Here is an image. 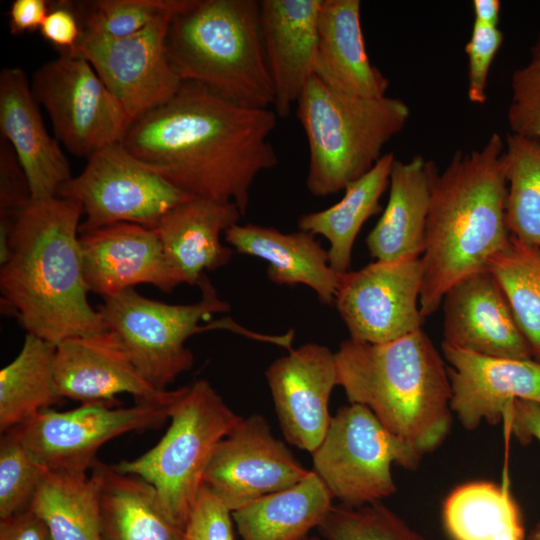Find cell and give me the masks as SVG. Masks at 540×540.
I'll return each instance as SVG.
<instances>
[{
    "label": "cell",
    "instance_id": "cell-38",
    "mask_svg": "<svg viewBox=\"0 0 540 540\" xmlns=\"http://www.w3.org/2000/svg\"><path fill=\"white\" fill-rule=\"evenodd\" d=\"M510 84V133L540 141V68L528 63L515 69Z\"/></svg>",
    "mask_w": 540,
    "mask_h": 540
},
{
    "label": "cell",
    "instance_id": "cell-11",
    "mask_svg": "<svg viewBox=\"0 0 540 540\" xmlns=\"http://www.w3.org/2000/svg\"><path fill=\"white\" fill-rule=\"evenodd\" d=\"M32 91L70 153L89 158L119 143L130 121L117 98L80 53H60L33 74Z\"/></svg>",
    "mask_w": 540,
    "mask_h": 540
},
{
    "label": "cell",
    "instance_id": "cell-23",
    "mask_svg": "<svg viewBox=\"0 0 540 540\" xmlns=\"http://www.w3.org/2000/svg\"><path fill=\"white\" fill-rule=\"evenodd\" d=\"M241 216L233 202L194 197L162 217L154 230L181 284L198 285L205 271L230 261L234 250L223 245L220 236Z\"/></svg>",
    "mask_w": 540,
    "mask_h": 540
},
{
    "label": "cell",
    "instance_id": "cell-41",
    "mask_svg": "<svg viewBox=\"0 0 540 540\" xmlns=\"http://www.w3.org/2000/svg\"><path fill=\"white\" fill-rule=\"evenodd\" d=\"M31 200L26 174L9 142L0 137V230L10 231Z\"/></svg>",
    "mask_w": 540,
    "mask_h": 540
},
{
    "label": "cell",
    "instance_id": "cell-13",
    "mask_svg": "<svg viewBox=\"0 0 540 540\" xmlns=\"http://www.w3.org/2000/svg\"><path fill=\"white\" fill-rule=\"evenodd\" d=\"M184 3L130 36L82 33L78 53L120 102L130 123L168 100L182 83L168 57L166 36L172 16Z\"/></svg>",
    "mask_w": 540,
    "mask_h": 540
},
{
    "label": "cell",
    "instance_id": "cell-3",
    "mask_svg": "<svg viewBox=\"0 0 540 540\" xmlns=\"http://www.w3.org/2000/svg\"><path fill=\"white\" fill-rule=\"evenodd\" d=\"M505 140L494 132L476 150H457L431 182L425 244L421 257L420 311H437L455 283L486 271L489 259L511 236L505 221Z\"/></svg>",
    "mask_w": 540,
    "mask_h": 540
},
{
    "label": "cell",
    "instance_id": "cell-9",
    "mask_svg": "<svg viewBox=\"0 0 540 540\" xmlns=\"http://www.w3.org/2000/svg\"><path fill=\"white\" fill-rule=\"evenodd\" d=\"M313 471L341 504L359 507L393 495L392 465L415 470L422 455L366 406L340 407L312 453Z\"/></svg>",
    "mask_w": 540,
    "mask_h": 540
},
{
    "label": "cell",
    "instance_id": "cell-27",
    "mask_svg": "<svg viewBox=\"0 0 540 540\" xmlns=\"http://www.w3.org/2000/svg\"><path fill=\"white\" fill-rule=\"evenodd\" d=\"M102 540H182L184 527L162 508L144 479L97 462Z\"/></svg>",
    "mask_w": 540,
    "mask_h": 540
},
{
    "label": "cell",
    "instance_id": "cell-4",
    "mask_svg": "<svg viewBox=\"0 0 540 540\" xmlns=\"http://www.w3.org/2000/svg\"><path fill=\"white\" fill-rule=\"evenodd\" d=\"M335 356L350 403L368 407L422 456L445 441L453 414L447 364L423 328L379 344L349 338Z\"/></svg>",
    "mask_w": 540,
    "mask_h": 540
},
{
    "label": "cell",
    "instance_id": "cell-20",
    "mask_svg": "<svg viewBox=\"0 0 540 540\" xmlns=\"http://www.w3.org/2000/svg\"><path fill=\"white\" fill-rule=\"evenodd\" d=\"M442 307L444 343L486 356L533 359L501 286L488 270L455 283Z\"/></svg>",
    "mask_w": 540,
    "mask_h": 540
},
{
    "label": "cell",
    "instance_id": "cell-17",
    "mask_svg": "<svg viewBox=\"0 0 540 540\" xmlns=\"http://www.w3.org/2000/svg\"><path fill=\"white\" fill-rule=\"evenodd\" d=\"M265 376L284 437L312 454L332 419L329 399L338 386L335 352L317 343L303 344L274 360Z\"/></svg>",
    "mask_w": 540,
    "mask_h": 540
},
{
    "label": "cell",
    "instance_id": "cell-24",
    "mask_svg": "<svg viewBox=\"0 0 540 540\" xmlns=\"http://www.w3.org/2000/svg\"><path fill=\"white\" fill-rule=\"evenodd\" d=\"M314 75L349 95L386 96L389 80L371 63L365 47L360 0L322 1Z\"/></svg>",
    "mask_w": 540,
    "mask_h": 540
},
{
    "label": "cell",
    "instance_id": "cell-36",
    "mask_svg": "<svg viewBox=\"0 0 540 540\" xmlns=\"http://www.w3.org/2000/svg\"><path fill=\"white\" fill-rule=\"evenodd\" d=\"M183 0L73 1L83 32L112 38L133 35L163 13L176 9Z\"/></svg>",
    "mask_w": 540,
    "mask_h": 540
},
{
    "label": "cell",
    "instance_id": "cell-19",
    "mask_svg": "<svg viewBox=\"0 0 540 540\" xmlns=\"http://www.w3.org/2000/svg\"><path fill=\"white\" fill-rule=\"evenodd\" d=\"M79 232L88 291L105 298L137 284H151L166 293L181 284L154 229L115 223Z\"/></svg>",
    "mask_w": 540,
    "mask_h": 540
},
{
    "label": "cell",
    "instance_id": "cell-7",
    "mask_svg": "<svg viewBox=\"0 0 540 540\" xmlns=\"http://www.w3.org/2000/svg\"><path fill=\"white\" fill-rule=\"evenodd\" d=\"M170 419L165 435L153 448L113 466L150 483L165 512L184 527L215 449L242 417L207 380L200 379L184 387Z\"/></svg>",
    "mask_w": 540,
    "mask_h": 540
},
{
    "label": "cell",
    "instance_id": "cell-40",
    "mask_svg": "<svg viewBox=\"0 0 540 540\" xmlns=\"http://www.w3.org/2000/svg\"><path fill=\"white\" fill-rule=\"evenodd\" d=\"M232 511L205 484L184 526L182 540H235Z\"/></svg>",
    "mask_w": 540,
    "mask_h": 540
},
{
    "label": "cell",
    "instance_id": "cell-18",
    "mask_svg": "<svg viewBox=\"0 0 540 540\" xmlns=\"http://www.w3.org/2000/svg\"><path fill=\"white\" fill-rule=\"evenodd\" d=\"M451 388L450 407L466 430L499 424L515 400L540 403V363L465 351L442 342Z\"/></svg>",
    "mask_w": 540,
    "mask_h": 540
},
{
    "label": "cell",
    "instance_id": "cell-33",
    "mask_svg": "<svg viewBox=\"0 0 540 540\" xmlns=\"http://www.w3.org/2000/svg\"><path fill=\"white\" fill-rule=\"evenodd\" d=\"M503 164L510 236L540 253V141L508 133Z\"/></svg>",
    "mask_w": 540,
    "mask_h": 540
},
{
    "label": "cell",
    "instance_id": "cell-6",
    "mask_svg": "<svg viewBox=\"0 0 540 540\" xmlns=\"http://www.w3.org/2000/svg\"><path fill=\"white\" fill-rule=\"evenodd\" d=\"M409 117L400 98L349 95L313 75L297 101L309 150L308 191L327 197L344 190L375 165Z\"/></svg>",
    "mask_w": 540,
    "mask_h": 540
},
{
    "label": "cell",
    "instance_id": "cell-42",
    "mask_svg": "<svg viewBox=\"0 0 540 540\" xmlns=\"http://www.w3.org/2000/svg\"><path fill=\"white\" fill-rule=\"evenodd\" d=\"M39 31L60 53H78L83 30L72 1L52 2Z\"/></svg>",
    "mask_w": 540,
    "mask_h": 540
},
{
    "label": "cell",
    "instance_id": "cell-5",
    "mask_svg": "<svg viewBox=\"0 0 540 540\" xmlns=\"http://www.w3.org/2000/svg\"><path fill=\"white\" fill-rule=\"evenodd\" d=\"M166 50L182 82L244 107L273 105L259 1L185 0L170 20Z\"/></svg>",
    "mask_w": 540,
    "mask_h": 540
},
{
    "label": "cell",
    "instance_id": "cell-14",
    "mask_svg": "<svg viewBox=\"0 0 540 540\" xmlns=\"http://www.w3.org/2000/svg\"><path fill=\"white\" fill-rule=\"evenodd\" d=\"M420 257L374 261L343 273L334 305L351 339L386 343L422 329Z\"/></svg>",
    "mask_w": 540,
    "mask_h": 540
},
{
    "label": "cell",
    "instance_id": "cell-28",
    "mask_svg": "<svg viewBox=\"0 0 540 540\" xmlns=\"http://www.w3.org/2000/svg\"><path fill=\"white\" fill-rule=\"evenodd\" d=\"M330 491L312 470L298 483L233 511L242 540H303L333 506Z\"/></svg>",
    "mask_w": 540,
    "mask_h": 540
},
{
    "label": "cell",
    "instance_id": "cell-30",
    "mask_svg": "<svg viewBox=\"0 0 540 540\" xmlns=\"http://www.w3.org/2000/svg\"><path fill=\"white\" fill-rule=\"evenodd\" d=\"M453 540H525L520 508L507 484L472 481L455 488L443 504Z\"/></svg>",
    "mask_w": 540,
    "mask_h": 540
},
{
    "label": "cell",
    "instance_id": "cell-12",
    "mask_svg": "<svg viewBox=\"0 0 540 540\" xmlns=\"http://www.w3.org/2000/svg\"><path fill=\"white\" fill-rule=\"evenodd\" d=\"M172 406L98 402L64 412L47 409L7 432L48 470L86 474L97 464V452L105 443L128 432L160 428Z\"/></svg>",
    "mask_w": 540,
    "mask_h": 540
},
{
    "label": "cell",
    "instance_id": "cell-15",
    "mask_svg": "<svg viewBox=\"0 0 540 540\" xmlns=\"http://www.w3.org/2000/svg\"><path fill=\"white\" fill-rule=\"evenodd\" d=\"M307 470L258 414L242 418L218 444L203 476L233 512L304 479Z\"/></svg>",
    "mask_w": 540,
    "mask_h": 540
},
{
    "label": "cell",
    "instance_id": "cell-46",
    "mask_svg": "<svg viewBox=\"0 0 540 540\" xmlns=\"http://www.w3.org/2000/svg\"><path fill=\"white\" fill-rule=\"evenodd\" d=\"M472 6L475 22L498 27L501 11L499 0H474Z\"/></svg>",
    "mask_w": 540,
    "mask_h": 540
},
{
    "label": "cell",
    "instance_id": "cell-10",
    "mask_svg": "<svg viewBox=\"0 0 540 540\" xmlns=\"http://www.w3.org/2000/svg\"><path fill=\"white\" fill-rule=\"evenodd\" d=\"M57 196L78 201L86 216L79 231L115 223L155 229L162 217L194 198L179 189L120 143L94 154L77 176L66 181Z\"/></svg>",
    "mask_w": 540,
    "mask_h": 540
},
{
    "label": "cell",
    "instance_id": "cell-48",
    "mask_svg": "<svg viewBox=\"0 0 540 540\" xmlns=\"http://www.w3.org/2000/svg\"><path fill=\"white\" fill-rule=\"evenodd\" d=\"M525 540H540V522L530 531Z\"/></svg>",
    "mask_w": 540,
    "mask_h": 540
},
{
    "label": "cell",
    "instance_id": "cell-47",
    "mask_svg": "<svg viewBox=\"0 0 540 540\" xmlns=\"http://www.w3.org/2000/svg\"><path fill=\"white\" fill-rule=\"evenodd\" d=\"M529 64L540 68V31L538 36L531 47V57Z\"/></svg>",
    "mask_w": 540,
    "mask_h": 540
},
{
    "label": "cell",
    "instance_id": "cell-26",
    "mask_svg": "<svg viewBox=\"0 0 540 540\" xmlns=\"http://www.w3.org/2000/svg\"><path fill=\"white\" fill-rule=\"evenodd\" d=\"M435 168L433 161L421 155L395 160L387 204L365 241L375 261L422 255Z\"/></svg>",
    "mask_w": 540,
    "mask_h": 540
},
{
    "label": "cell",
    "instance_id": "cell-45",
    "mask_svg": "<svg viewBox=\"0 0 540 540\" xmlns=\"http://www.w3.org/2000/svg\"><path fill=\"white\" fill-rule=\"evenodd\" d=\"M47 0H14L9 9V28L13 35L39 30L51 9Z\"/></svg>",
    "mask_w": 540,
    "mask_h": 540
},
{
    "label": "cell",
    "instance_id": "cell-22",
    "mask_svg": "<svg viewBox=\"0 0 540 540\" xmlns=\"http://www.w3.org/2000/svg\"><path fill=\"white\" fill-rule=\"evenodd\" d=\"M31 84L20 67L0 73V131L13 148L29 183L32 199L57 196L73 176L59 141L48 133Z\"/></svg>",
    "mask_w": 540,
    "mask_h": 540
},
{
    "label": "cell",
    "instance_id": "cell-37",
    "mask_svg": "<svg viewBox=\"0 0 540 540\" xmlns=\"http://www.w3.org/2000/svg\"><path fill=\"white\" fill-rule=\"evenodd\" d=\"M49 470L10 432L0 440V518L29 507Z\"/></svg>",
    "mask_w": 540,
    "mask_h": 540
},
{
    "label": "cell",
    "instance_id": "cell-39",
    "mask_svg": "<svg viewBox=\"0 0 540 540\" xmlns=\"http://www.w3.org/2000/svg\"><path fill=\"white\" fill-rule=\"evenodd\" d=\"M503 39V33L498 27L474 21L470 38L465 46L468 57L467 96L472 103L484 104L487 100L490 67Z\"/></svg>",
    "mask_w": 540,
    "mask_h": 540
},
{
    "label": "cell",
    "instance_id": "cell-1",
    "mask_svg": "<svg viewBox=\"0 0 540 540\" xmlns=\"http://www.w3.org/2000/svg\"><path fill=\"white\" fill-rule=\"evenodd\" d=\"M278 118L273 109L244 107L184 81L134 119L119 143L184 192L233 202L243 216L256 177L278 163L269 141Z\"/></svg>",
    "mask_w": 540,
    "mask_h": 540
},
{
    "label": "cell",
    "instance_id": "cell-32",
    "mask_svg": "<svg viewBox=\"0 0 540 540\" xmlns=\"http://www.w3.org/2000/svg\"><path fill=\"white\" fill-rule=\"evenodd\" d=\"M90 475L48 471L28 508L48 525L54 540H102L96 465Z\"/></svg>",
    "mask_w": 540,
    "mask_h": 540
},
{
    "label": "cell",
    "instance_id": "cell-25",
    "mask_svg": "<svg viewBox=\"0 0 540 540\" xmlns=\"http://www.w3.org/2000/svg\"><path fill=\"white\" fill-rule=\"evenodd\" d=\"M224 236L238 253L266 261L271 282L305 285L322 303L334 304L342 274L330 266L328 251L314 234L302 230L283 233L273 227L237 223L227 229Z\"/></svg>",
    "mask_w": 540,
    "mask_h": 540
},
{
    "label": "cell",
    "instance_id": "cell-44",
    "mask_svg": "<svg viewBox=\"0 0 540 540\" xmlns=\"http://www.w3.org/2000/svg\"><path fill=\"white\" fill-rule=\"evenodd\" d=\"M508 431L520 442L531 439L540 442V403L530 400H515L507 409L504 419Z\"/></svg>",
    "mask_w": 540,
    "mask_h": 540
},
{
    "label": "cell",
    "instance_id": "cell-16",
    "mask_svg": "<svg viewBox=\"0 0 540 540\" xmlns=\"http://www.w3.org/2000/svg\"><path fill=\"white\" fill-rule=\"evenodd\" d=\"M54 379L64 399L81 404H117L115 396L128 393L136 403L171 406L184 391V387L158 390L148 383L119 335L112 330L70 337L57 344Z\"/></svg>",
    "mask_w": 540,
    "mask_h": 540
},
{
    "label": "cell",
    "instance_id": "cell-2",
    "mask_svg": "<svg viewBox=\"0 0 540 540\" xmlns=\"http://www.w3.org/2000/svg\"><path fill=\"white\" fill-rule=\"evenodd\" d=\"M84 214L71 198L32 199L19 213L0 260V290L28 334L53 345L108 330L88 302L78 231Z\"/></svg>",
    "mask_w": 540,
    "mask_h": 540
},
{
    "label": "cell",
    "instance_id": "cell-31",
    "mask_svg": "<svg viewBox=\"0 0 540 540\" xmlns=\"http://www.w3.org/2000/svg\"><path fill=\"white\" fill-rule=\"evenodd\" d=\"M55 350V345L27 333L19 354L1 369L2 434L64 402L54 379Z\"/></svg>",
    "mask_w": 540,
    "mask_h": 540
},
{
    "label": "cell",
    "instance_id": "cell-29",
    "mask_svg": "<svg viewBox=\"0 0 540 540\" xmlns=\"http://www.w3.org/2000/svg\"><path fill=\"white\" fill-rule=\"evenodd\" d=\"M395 160L392 152L383 154L367 173L346 186L337 203L298 219L300 230L328 240L329 263L336 272L350 271L356 237L364 223L381 210L380 199L389 187Z\"/></svg>",
    "mask_w": 540,
    "mask_h": 540
},
{
    "label": "cell",
    "instance_id": "cell-35",
    "mask_svg": "<svg viewBox=\"0 0 540 540\" xmlns=\"http://www.w3.org/2000/svg\"><path fill=\"white\" fill-rule=\"evenodd\" d=\"M318 530L325 540H427L381 502L333 504Z\"/></svg>",
    "mask_w": 540,
    "mask_h": 540
},
{
    "label": "cell",
    "instance_id": "cell-34",
    "mask_svg": "<svg viewBox=\"0 0 540 540\" xmlns=\"http://www.w3.org/2000/svg\"><path fill=\"white\" fill-rule=\"evenodd\" d=\"M487 270L501 286L532 358L540 363V253L511 237Z\"/></svg>",
    "mask_w": 540,
    "mask_h": 540
},
{
    "label": "cell",
    "instance_id": "cell-21",
    "mask_svg": "<svg viewBox=\"0 0 540 540\" xmlns=\"http://www.w3.org/2000/svg\"><path fill=\"white\" fill-rule=\"evenodd\" d=\"M323 0H261L260 25L278 117H287L314 75Z\"/></svg>",
    "mask_w": 540,
    "mask_h": 540
},
{
    "label": "cell",
    "instance_id": "cell-49",
    "mask_svg": "<svg viewBox=\"0 0 540 540\" xmlns=\"http://www.w3.org/2000/svg\"><path fill=\"white\" fill-rule=\"evenodd\" d=\"M303 540H325V539L320 538V537H316V536H308V537L304 538Z\"/></svg>",
    "mask_w": 540,
    "mask_h": 540
},
{
    "label": "cell",
    "instance_id": "cell-8",
    "mask_svg": "<svg viewBox=\"0 0 540 540\" xmlns=\"http://www.w3.org/2000/svg\"><path fill=\"white\" fill-rule=\"evenodd\" d=\"M198 286L201 299L192 304H167L129 288L103 298L98 309L107 329L121 338L141 376L158 390H167L192 367L194 357L185 342L210 328L199 323L230 309L205 274Z\"/></svg>",
    "mask_w": 540,
    "mask_h": 540
},
{
    "label": "cell",
    "instance_id": "cell-43",
    "mask_svg": "<svg viewBox=\"0 0 540 540\" xmlns=\"http://www.w3.org/2000/svg\"><path fill=\"white\" fill-rule=\"evenodd\" d=\"M0 540H54L46 522L33 510L0 518Z\"/></svg>",
    "mask_w": 540,
    "mask_h": 540
}]
</instances>
